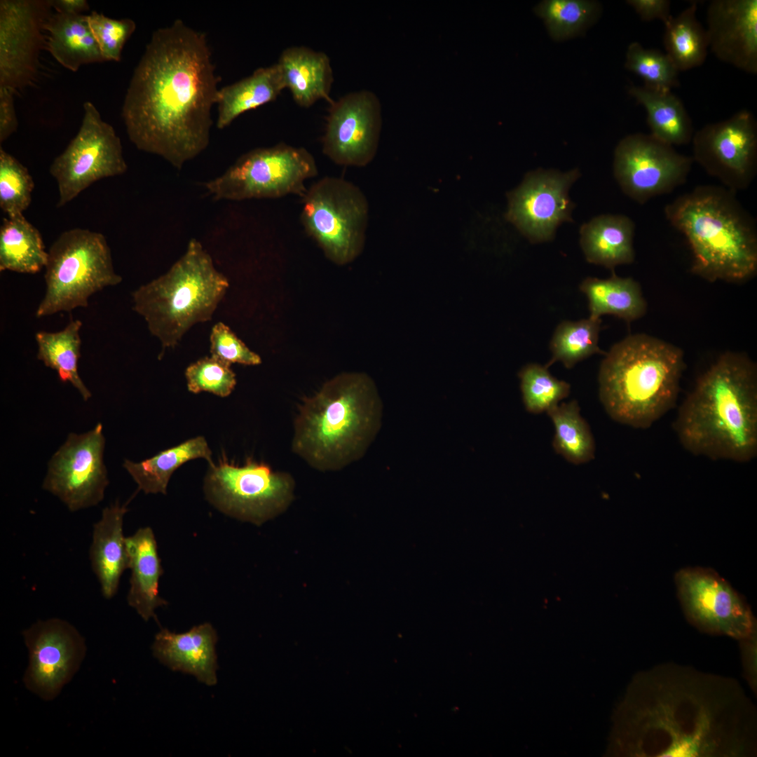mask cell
Here are the masks:
<instances>
[{"label":"cell","instance_id":"6da1fadb","mask_svg":"<svg viewBox=\"0 0 757 757\" xmlns=\"http://www.w3.org/2000/svg\"><path fill=\"white\" fill-rule=\"evenodd\" d=\"M616 743L635 757H750L756 709L735 678L676 663L640 672L619 709Z\"/></svg>","mask_w":757,"mask_h":757},{"label":"cell","instance_id":"7a4b0ae2","mask_svg":"<svg viewBox=\"0 0 757 757\" xmlns=\"http://www.w3.org/2000/svg\"><path fill=\"white\" fill-rule=\"evenodd\" d=\"M219 81L204 32L179 19L155 30L122 106L130 140L181 170L209 145Z\"/></svg>","mask_w":757,"mask_h":757},{"label":"cell","instance_id":"3957f363","mask_svg":"<svg viewBox=\"0 0 757 757\" xmlns=\"http://www.w3.org/2000/svg\"><path fill=\"white\" fill-rule=\"evenodd\" d=\"M674 428L690 453L749 462L757 455V368L725 352L702 374L678 409Z\"/></svg>","mask_w":757,"mask_h":757},{"label":"cell","instance_id":"277c9868","mask_svg":"<svg viewBox=\"0 0 757 757\" xmlns=\"http://www.w3.org/2000/svg\"><path fill=\"white\" fill-rule=\"evenodd\" d=\"M383 406L371 378L344 373L300 404L292 451L319 471H336L360 459L376 437Z\"/></svg>","mask_w":757,"mask_h":757},{"label":"cell","instance_id":"5b68a950","mask_svg":"<svg viewBox=\"0 0 757 757\" xmlns=\"http://www.w3.org/2000/svg\"><path fill=\"white\" fill-rule=\"evenodd\" d=\"M664 212L689 245L693 274L711 282H743L756 275V223L735 192L698 186L667 204Z\"/></svg>","mask_w":757,"mask_h":757},{"label":"cell","instance_id":"8992f818","mask_svg":"<svg viewBox=\"0 0 757 757\" xmlns=\"http://www.w3.org/2000/svg\"><path fill=\"white\" fill-rule=\"evenodd\" d=\"M604 355L598 374L599 396L613 421L646 429L674 407L686 367L680 348L635 334L615 343Z\"/></svg>","mask_w":757,"mask_h":757},{"label":"cell","instance_id":"52a82bcc","mask_svg":"<svg viewBox=\"0 0 757 757\" xmlns=\"http://www.w3.org/2000/svg\"><path fill=\"white\" fill-rule=\"evenodd\" d=\"M229 283L196 239L164 274L132 292L133 310L142 315L164 350L174 348L198 322L212 320Z\"/></svg>","mask_w":757,"mask_h":757},{"label":"cell","instance_id":"ba28073f","mask_svg":"<svg viewBox=\"0 0 757 757\" xmlns=\"http://www.w3.org/2000/svg\"><path fill=\"white\" fill-rule=\"evenodd\" d=\"M48 252L46 292L36 311L37 318L86 308L92 295L122 281L100 233L81 228L67 230Z\"/></svg>","mask_w":757,"mask_h":757},{"label":"cell","instance_id":"9c48e42d","mask_svg":"<svg viewBox=\"0 0 757 757\" xmlns=\"http://www.w3.org/2000/svg\"><path fill=\"white\" fill-rule=\"evenodd\" d=\"M312 154L303 147L280 143L240 156L221 175L203 183L216 200L303 197L305 182L317 175Z\"/></svg>","mask_w":757,"mask_h":757},{"label":"cell","instance_id":"30bf717a","mask_svg":"<svg viewBox=\"0 0 757 757\" xmlns=\"http://www.w3.org/2000/svg\"><path fill=\"white\" fill-rule=\"evenodd\" d=\"M301 223L333 261L344 264L362 251L369 207L362 191L343 178L325 177L302 197Z\"/></svg>","mask_w":757,"mask_h":757},{"label":"cell","instance_id":"8fae6325","mask_svg":"<svg viewBox=\"0 0 757 757\" xmlns=\"http://www.w3.org/2000/svg\"><path fill=\"white\" fill-rule=\"evenodd\" d=\"M294 485L289 473L274 472L263 463L249 459L238 466L223 458L210 466L205 491L221 512L261 525L287 510L294 498Z\"/></svg>","mask_w":757,"mask_h":757},{"label":"cell","instance_id":"7c38bea8","mask_svg":"<svg viewBox=\"0 0 757 757\" xmlns=\"http://www.w3.org/2000/svg\"><path fill=\"white\" fill-rule=\"evenodd\" d=\"M83 109L79 131L49 169L57 184L58 207L97 181L123 175L128 168L121 139L112 125L102 118L93 102H85Z\"/></svg>","mask_w":757,"mask_h":757},{"label":"cell","instance_id":"4fadbf2b","mask_svg":"<svg viewBox=\"0 0 757 757\" xmlns=\"http://www.w3.org/2000/svg\"><path fill=\"white\" fill-rule=\"evenodd\" d=\"M674 580L683 612L700 631L737 641L757 631L746 599L714 570L683 568L676 573Z\"/></svg>","mask_w":757,"mask_h":757},{"label":"cell","instance_id":"5bb4252c","mask_svg":"<svg viewBox=\"0 0 757 757\" xmlns=\"http://www.w3.org/2000/svg\"><path fill=\"white\" fill-rule=\"evenodd\" d=\"M104 446L100 423L88 432L69 433L48 463L43 489L56 496L71 512L98 505L109 483L104 463Z\"/></svg>","mask_w":757,"mask_h":757},{"label":"cell","instance_id":"9a60e30c","mask_svg":"<svg viewBox=\"0 0 757 757\" xmlns=\"http://www.w3.org/2000/svg\"><path fill=\"white\" fill-rule=\"evenodd\" d=\"M693 161L651 135L636 133L618 144L613 174L625 194L644 204L684 184Z\"/></svg>","mask_w":757,"mask_h":757},{"label":"cell","instance_id":"2e32d148","mask_svg":"<svg viewBox=\"0 0 757 757\" xmlns=\"http://www.w3.org/2000/svg\"><path fill=\"white\" fill-rule=\"evenodd\" d=\"M693 160L736 193L747 189L757 173V123L748 110L705 125L694 132Z\"/></svg>","mask_w":757,"mask_h":757},{"label":"cell","instance_id":"e0dca14e","mask_svg":"<svg viewBox=\"0 0 757 757\" xmlns=\"http://www.w3.org/2000/svg\"><path fill=\"white\" fill-rule=\"evenodd\" d=\"M22 636L29 653L24 684L43 700H53L79 669L85 639L71 624L57 618L38 620Z\"/></svg>","mask_w":757,"mask_h":757},{"label":"cell","instance_id":"ac0fdd59","mask_svg":"<svg viewBox=\"0 0 757 757\" xmlns=\"http://www.w3.org/2000/svg\"><path fill=\"white\" fill-rule=\"evenodd\" d=\"M50 1H0V87L15 93L35 80Z\"/></svg>","mask_w":757,"mask_h":757},{"label":"cell","instance_id":"d6986e66","mask_svg":"<svg viewBox=\"0 0 757 757\" xmlns=\"http://www.w3.org/2000/svg\"><path fill=\"white\" fill-rule=\"evenodd\" d=\"M579 175L577 169L565 173L543 170L528 173L507 193L506 219L532 243L550 240L561 223L573 221L574 204L568 190Z\"/></svg>","mask_w":757,"mask_h":757},{"label":"cell","instance_id":"ffe728a7","mask_svg":"<svg viewBox=\"0 0 757 757\" xmlns=\"http://www.w3.org/2000/svg\"><path fill=\"white\" fill-rule=\"evenodd\" d=\"M322 151L342 166L362 167L374 158L381 130V105L371 91L345 94L329 103Z\"/></svg>","mask_w":757,"mask_h":757},{"label":"cell","instance_id":"44dd1931","mask_svg":"<svg viewBox=\"0 0 757 757\" xmlns=\"http://www.w3.org/2000/svg\"><path fill=\"white\" fill-rule=\"evenodd\" d=\"M709 48L720 60L757 73V1L714 0L707 13Z\"/></svg>","mask_w":757,"mask_h":757},{"label":"cell","instance_id":"7402d4cb","mask_svg":"<svg viewBox=\"0 0 757 757\" xmlns=\"http://www.w3.org/2000/svg\"><path fill=\"white\" fill-rule=\"evenodd\" d=\"M217 640L216 630L208 622L178 634L163 628L156 634L151 649L170 669L191 674L212 686L217 683Z\"/></svg>","mask_w":757,"mask_h":757},{"label":"cell","instance_id":"603a6c76","mask_svg":"<svg viewBox=\"0 0 757 757\" xmlns=\"http://www.w3.org/2000/svg\"><path fill=\"white\" fill-rule=\"evenodd\" d=\"M125 505L118 501L105 507L93 525L89 559L102 596L112 599L117 593L124 571L128 568L126 537L123 533Z\"/></svg>","mask_w":757,"mask_h":757},{"label":"cell","instance_id":"cb8c5ba5","mask_svg":"<svg viewBox=\"0 0 757 757\" xmlns=\"http://www.w3.org/2000/svg\"><path fill=\"white\" fill-rule=\"evenodd\" d=\"M126 545L130 570L128 603L144 621L156 620V610L168 602L158 592L163 568L153 530L139 528L126 537Z\"/></svg>","mask_w":757,"mask_h":757},{"label":"cell","instance_id":"d4e9b609","mask_svg":"<svg viewBox=\"0 0 757 757\" xmlns=\"http://www.w3.org/2000/svg\"><path fill=\"white\" fill-rule=\"evenodd\" d=\"M276 64L285 88L298 105L308 107L321 99L333 101L329 96L333 71L325 53L304 46H290L282 51Z\"/></svg>","mask_w":757,"mask_h":757},{"label":"cell","instance_id":"484cf974","mask_svg":"<svg viewBox=\"0 0 757 757\" xmlns=\"http://www.w3.org/2000/svg\"><path fill=\"white\" fill-rule=\"evenodd\" d=\"M635 225L627 216L601 214L584 224L580 243L587 261L613 270L634 262Z\"/></svg>","mask_w":757,"mask_h":757},{"label":"cell","instance_id":"4316f807","mask_svg":"<svg viewBox=\"0 0 757 757\" xmlns=\"http://www.w3.org/2000/svg\"><path fill=\"white\" fill-rule=\"evenodd\" d=\"M44 29L48 50L67 69L76 72L83 65L104 62L87 15L51 13Z\"/></svg>","mask_w":757,"mask_h":757},{"label":"cell","instance_id":"83f0119b","mask_svg":"<svg viewBox=\"0 0 757 757\" xmlns=\"http://www.w3.org/2000/svg\"><path fill=\"white\" fill-rule=\"evenodd\" d=\"M285 89L278 66L259 67L233 83L219 89L217 127H228L242 114L275 100Z\"/></svg>","mask_w":757,"mask_h":757},{"label":"cell","instance_id":"f1b7e54d","mask_svg":"<svg viewBox=\"0 0 757 757\" xmlns=\"http://www.w3.org/2000/svg\"><path fill=\"white\" fill-rule=\"evenodd\" d=\"M579 287L587 298L590 318L612 315L631 322L646 313L641 285L632 278L619 277L613 272L606 279L588 277Z\"/></svg>","mask_w":757,"mask_h":757},{"label":"cell","instance_id":"f546056e","mask_svg":"<svg viewBox=\"0 0 757 757\" xmlns=\"http://www.w3.org/2000/svg\"><path fill=\"white\" fill-rule=\"evenodd\" d=\"M629 93L644 107L650 135L672 146L692 141L694 130L691 118L682 102L671 91L632 86Z\"/></svg>","mask_w":757,"mask_h":757},{"label":"cell","instance_id":"4dcf8cb0","mask_svg":"<svg viewBox=\"0 0 757 757\" xmlns=\"http://www.w3.org/2000/svg\"><path fill=\"white\" fill-rule=\"evenodd\" d=\"M212 451L203 437L188 439L174 447L138 463L125 460L123 468L131 475L138 489L145 493L166 494L172 473L184 463L198 458H205L210 466Z\"/></svg>","mask_w":757,"mask_h":757},{"label":"cell","instance_id":"1f68e13d","mask_svg":"<svg viewBox=\"0 0 757 757\" xmlns=\"http://www.w3.org/2000/svg\"><path fill=\"white\" fill-rule=\"evenodd\" d=\"M48 252L39 230L23 214L6 217L0 228V271L36 273Z\"/></svg>","mask_w":757,"mask_h":757},{"label":"cell","instance_id":"d6a6232c","mask_svg":"<svg viewBox=\"0 0 757 757\" xmlns=\"http://www.w3.org/2000/svg\"><path fill=\"white\" fill-rule=\"evenodd\" d=\"M81 320H71L61 331L38 332L35 335L38 347L36 357L46 367L57 372L60 381L71 383L83 400L88 401L92 396L91 392L78 372V362L81 357Z\"/></svg>","mask_w":757,"mask_h":757},{"label":"cell","instance_id":"836d02e7","mask_svg":"<svg viewBox=\"0 0 757 757\" xmlns=\"http://www.w3.org/2000/svg\"><path fill=\"white\" fill-rule=\"evenodd\" d=\"M697 2H693L664 24L665 53L678 71L700 66L706 60L708 36L696 18Z\"/></svg>","mask_w":757,"mask_h":757},{"label":"cell","instance_id":"e575fe53","mask_svg":"<svg viewBox=\"0 0 757 757\" xmlns=\"http://www.w3.org/2000/svg\"><path fill=\"white\" fill-rule=\"evenodd\" d=\"M547 414L554 428L552 446L558 454L575 465L594 459V437L576 400L558 404Z\"/></svg>","mask_w":757,"mask_h":757},{"label":"cell","instance_id":"d590c367","mask_svg":"<svg viewBox=\"0 0 757 757\" xmlns=\"http://www.w3.org/2000/svg\"><path fill=\"white\" fill-rule=\"evenodd\" d=\"M601 318L564 320L560 322L552 337L550 348L552 357L545 365L550 367L561 362L567 369L594 354H605L599 346Z\"/></svg>","mask_w":757,"mask_h":757},{"label":"cell","instance_id":"8d00e7d4","mask_svg":"<svg viewBox=\"0 0 757 757\" xmlns=\"http://www.w3.org/2000/svg\"><path fill=\"white\" fill-rule=\"evenodd\" d=\"M555 40L573 36L589 25L599 12L596 2L581 0H547L536 8Z\"/></svg>","mask_w":757,"mask_h":757},{"label":"cell","instance_id":"74e56055","mask_svg":"<svg viewBox=\"0 0 757 757\" xmlns=\"http://www.w3.org/2000/svg\"><path fill=\"white\" fill-rule=\"evenodd\" d=\"M518 376L524 405L531 414L547 413L570 393V384L554 377L545 365L528 363Z\"/></svg>","mask_w":757,"mask_h":757},{"label":"cell","instance_id":"f35d334b","mask_svg":"<svg viewBox=\"0 0 757 757\" xmlns=\"http://www.w3.org/2000/svg\"><path fill=\"white\" fill-rule=\"evenodd\" d=\"M625 67L641 78L648 88L671 91L678 86V71L667 54L645 48L638 42L629 46Z\"/></svg>","mask_w":757,"mask_h":757},{"label":"cell","instance_id":"ab89813d","mask_svg":"<svg viewBox=\"0 0 757 757\" xmlns=\"http://www.w3.org/2000/svg\"><path fill=\"white\" fill-rule=\"evenodd\" d=\"M34 187L27 168L0 149V207L7 217L23 214L32 201Z\"/></svg>","mask_w":757,"mask_h":757},{"label":"cell","instance_id":"60d3db41","mask_svg":"<svg viewBox=\"0 0 757 757\" xmlns=\"http://www.w3.org/2000/svg\"><path fill=\"white\" fill-rule=\"evenodd\" d=\"M185 376L188 390L193 393L205 391L224 397L232 393L236 384L231 364L212 356L191 364Z\"/></svg>","mask_w":757,"mask_h":757},{"label":"cell","instance_id":"b9f144b4","mask_svg":"<svg viewBox=\"0 0 757 757\" xmlns=\"http://www.w3.org/2000/svg\"><path fill=\"white\" fill-rule=\"evenodd\" d=\"M88 22L105 61L118 62L127 41L136 29L130 18L114 19L92 11Z\"/></svg>","mask_w":757,"mask_h":757},{"label":"cell","instance_id":"7bdbcfd3","mask_svg":"<svg viewBox=\"0 0 757 757\" xmlns=\"http://www.w3.org/2000/svg\"><path fill=\"white\" fill-rule=\"evenodd\" d=\"M210 341L211 356L222 361L244 365H257L261 362V357L250 350L235 333L221 322L213 326Z\"/></svg>","mask_w":757,"mask_h":757},{"label":"cell","instance_id":"ee69618b","mask_svg":"<svg viewBox=\"0 0 757 757\" xmlns=\"http://www.w3.org/2000/svg\"><path fill=\"white\" fill-rule=\"evenodd\" d=\"M743 675L751 690L757 693V631L738 641Z\"/></svg>","mask_w":757,"mask_h":757},{"label":"cell","instance_id":"f6af8a7d","mask_svg":"<svg viewBox=\"0 0 757 757\" xmlns=\"http://www.w3.org/2000/svg\"><path fill=\"white\" fill-rule=\"evenodd\" d=\"M15 93L0 87V143L6 141L18 127L15 104Z\"/></svg>","mask_w":757,"mask_h":757},{"label":"cell","instance_id":"bcb514c9","mask_svg":"<svg viewBox=\"0 0 757 757\" xmlns=\"http://www.w3.org/2000/svg\"><path fill=\"white\" fill-rule=\"evenodd\" d=\"M627 3L643 21L659 20L665 24L671 17L668 0H629Z\"/></svg>","mask_w":757,"mask_h":757},{"label":"cell","instance_id":"7dc6e473","mask_svg":"<svg viewBox=\"0 0 757 757\" xmlns=\"http://www.w3.org/2000/svg\"><path fill=\"white\" fill-rule=\"evenodd\" d=\"M51 6L56 12L80 15L89 10V4L86 0H52Z\"/></svg>","mask_w":757,"mask_h":757}]
</instances>
